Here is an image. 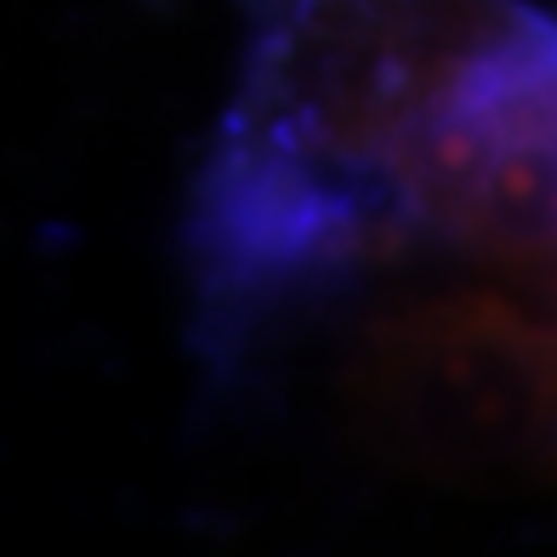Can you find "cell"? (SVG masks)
Instances as JSON below:
<instances>
[{
    "instance_id": "obj_1",
    "label": "cell",
    "mask_w": 557,
    "mask_h": 557,
    "mask_svg": "<svg viewBox=\"0 0 557 557\" xmlns=\"http://www.w3.org/2000/svg\"><path fill=\"white\" fill-rule=\"evenodd\" d=\"M552 97L557 40L535 0H245L183 234L216 382L285 375L398 285H552Z\"/></svg>"
}]
</instances>
